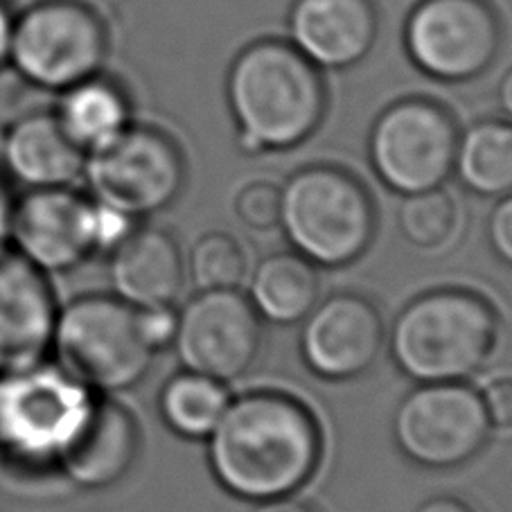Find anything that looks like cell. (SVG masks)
<instances>
[{"mask_svg":"<svg viewBox=\"0 0 512 512\" xmlns=\"http://www.w3.org/2000/svg\"><path fill=\"white\" fill-rule=\"evenodd\" d=\"M323 458V434L312 411L276 391L231 400L213 434L208 461L217 483L244 501L294 497Z\"/></svg>","mask_w":512,"mask_h":512,"instance_id":"1","label":"cell"},{"mask_svg":"<svg viewBox=\"0 0 512 512\" xmlns=\"http://www.w3.org/2000/svg\"><path fill=\"white\" fill-rule=\"evenodd\" d=\"M228 107L244 152H282L310 138L325 113L319 68L287 41H258L233 61Z\"/></svg>","mask_w":512,"mask_h":512,"instance_id":"2","label":"cell"},{"mask_svg":"<svg viewBox=\"0 0 512 512\" xmlns=\"http://www.w3.org/2000/svg\"><path fill=\"white\" fill-rule=\"evenodd\" d=\"M497 337V312L488 300L463 289H438L397 314L391 355L418 384L465 382L488 364Z\"/></svg>","mask_w":512,"mask_h":512,"instance_id":"3","label":"cell"},{"mask_svg":"<svg viewBox=\"0 0 512 512\" xmlns=\"http://www.w3.org/2000/svg\"><path fill=\"white\" fill-rule=\"evenodd\" d=\"M50 348L57 368L91 393L138 386L152 370L156 350L143 312L118 296H79L57 312Z\"/></svg>","mask_w":512,"mask_h":512,"instance_id":"4","label":"cell"},{"mask_svg":"<svg viewBox=\"0 0 512 512\" xmlns=\"http://www.w3.org/2000/svg\"><path fill=\"white\" fill-rule=\"evenodd\" d=\"M280 228L314 267L357 262L375 237L377 217L368 190L341 167L312 165L280 188Z\"/></svg>","mask_w":512,"mask_h":512,"instance_id":"5","label":"cell"},{"mask_svg":"<svg viewBox=\"0 0 512 512\" xmlns=\"http://www.w3.org/2000/svg\"><path fill=\"white\" fill-rule=\"evenodd\" d=\"M134 219L116 213L70 188L28 190L12 206L10 237L16 253L32 267L64 273L79 267L104 246L113 249Z\"/></svg>","mask_w":512,"mask_h":512,"instance_id":"6","label":"cell"},{"mask_svg":"<svg viewBox=\"0 0 512 512\" xmlns=\"http://www.w3.org/2000/svg\"><path fill=\"white\" fill-rule=\"evenodd\" d=\"M107 28L79 0H41L16 16L10 64L25 82L61 93L100 73Z\"/></svg>","mask_w":512,"mask_h":512,"instance_id":"7","label":"cell"},{"mask_svg":"<svg viewBox=\"0 0 512 512\" xmlns=\"http://www.w3.org/2000/svg\"><path fill=\"white\" fill-rule=\"evenodd\" d=\"M82 176L91 199L136 222L179 199L185 163L181 149L163 131L131 125L113 143L86 154Z\"/></svg>","mask_w":512,"mask_h":512,"instance_id":"8","label":"cell"},{"mask_svg":"<svg viewBox=\"0 0 512 512\" xmlns=\"http://www.w3.org/2000/svg\"><path fill=\"white\" fill-rule=\"evenodd\" d=\"M458 129L436 102L400 100L375 120L368 140L373 172L386 188L409 194L443 188L454 172Z\"/></svg>","mask_w":512,"mask_h":512,"instance_id":"9","label":"cell"},{"mask_svg":"<svg viewBox=\"0 0 512 512\" xmlns=\"http://www.w3.org/2000/svg\"><path fill=\"white\" fill-rule=\"evenodd\" d=\"M490 434L481 395L465 382L420 384L393 418V438L402 454L431 470L470 463L488 445Z\"/></svg>","mask_w":512,"mask_h":512,"instance_id":"10","label":"cell"},{"mask_svg":"<svg viewBox=\"0 0 512 512\" xmlns=\"http://www.w3.org/2000/svg\"><path fill=\"white\" fill-rule=\"evenodd\" d=\"M404 46L438 82H470L501 48V21L488 0H420L404 25Z\"/></svg>","mask_w":512,"mask_h":512,"instance_id":"11","label":"cell"},{"mask_svg":"<svg viewBox=\"0 0 512 512\" xmlns=\"http://www.w3.org/2000/svg\"><path fill=\"white\" fill-rule=\"evenodd\" d=\"M172 348L188 373L235 382L260 357V316L237 289L199 291L176 314Z\"/></svg>","mask_w":512,"mask_h":512,"instance_id":"12","label":"cell"},{"mask_svg":"<svg viewBox=\"0 0 512 512\" xmlns=\"http://www.w3.org/2000/svg\"><path fill=\"white\" fill-rule=\"evenodd\" d=\"M384 341V319L375 303L359 294H334L305 316L300 355L314 375L348 382L375 366Z\"/></svg>","mask_w":512,"mask_h":512,"instance_id":"13","label":"cell"},{"mask_svg":"<svg viewBox=\"0 0 512 512\" xmlns=\"http://www.w3.org/2000/svg\"><path fill=\"white\" fill-rule=\"evenodd\" d=\"M287 30L291 46L310 64L341 70L373 50L377 12L373 0H294Z\"/></svg>","mask_w":512,"mask_h":512,"instance_id":"14","label":"cell"},{"mask_svg":"<svg viewBox=\"0 0 512 512\" xmlns=\"http://www.w3.org/2000/svg\"><path fill=\"white\" fill-rule=\"evenodd\" d=\"M41 273L19 253L0 255V368H34L50 348L57 312Z\"/></svg>","mask_w":512,"mask_h":512,"instance_id":"15","label":"cell"},{"mask_svg":"<svg viewBox=\"0 0 512 512\" xmlns=\"http://www.w3.org/2000/svg\"><path fill=\"white\" fill-rule=\"evenodd\" d=\"M95 395L61 370L14 382V443L57 458L82 427Z\"/></svg>","mask_w":512,"mask_h":512,"instance_id":"16","label":"cell"},{"mask_svg":"<svg viewBox=\"0 0 512 512\" xmlns=\"http://www.w3.org/2000/svg\"><path fill=\"white\" fill-rule=\"evenodd\" d=\"M140 452V429L127 406L95 397L82 427L59 456L79 488L104 490L125 479Z\"/></svg>","mask_w":512,"mask_h":512,"instance_id":"17","label":"cell"},{"mask_svg":"<svg viewBox=\"0 0 512 512\" xmlns=\"http://www.w3.org/2000/svg\"><path fill=\"white\" fill-rule=\"evenodd\" d=\"M111 251L109 273L118 298L138 310L174 305L185 282V262L170 231L134 226Z\"/></svg>","mask_w":512,"mask_h":512,"instance_id":"18","label":"cell"},{"mask_svg":"<svg viewBox=\"0 0 512 512\" xmlns=\"http://www.w3.org/2000/svg\"><path fill=\"white\" fill-rule=\"evenodd\" d=\"M86 154L61 129L55 111H32L12 122L3 163L28 190L70 188L84 172Z\"/></svg>","mask_w":512,"mask_h":512,"instance_id":"19","label":"cell"},{"mask_svg":"<svg viewBox=\"0 0 512 512\" xmlns=\"http://www.w3.org/2000/svg\"><path fill=\"white\" fill-rule=\"evenodd\" d=\"M55 116L84 154L113 143L131 127L129 97L100 73L61 91Z\"/></svg>","mask_w":512,"mask_h":512,"instance_id":"20","label":"cell"},{"mask_svg":"<svg viewBox=\"0 0 512 512\" xmlns=\"http://www.w3.org/2000/svg\"><path fill=\"white\" fill-rule=\"evenodd\" d=\"M321 296V280L310 260L294 253H273L251 273L249 300L260 319L278 325L305 321Z\"/></svg>","mask_w":512,"mask_h":512,"instance_id":"21","label":"cell"},{"mask_svg":"<svg viewBox=\"0 0 512 512\" xmlns=\"http://www.w3.org/2000/svg\"><path fill=\"white\" fill-rule=\"evenodd\" d=\"M454 172L467 190L481 197L512 192V120L488 118L458 134Z\"/></svg>","mask_w":512,"mask_h":512,"instance_id":"22","label":"cell"},{"mask_svg":"<svg viewBox=\"0 0 512 512\" xmlns=\"http://www.w3.org/2000/svg\"><path fill=\"white\" fill-rule=\"evenodd\" d=\"M228 404L231 393L224 382L188 370L174 375L158 397L165 425L188 440H203L213 434Z\"/></svg>","mask_w":512,"mask_h":512,"instance_id":"23","label":"cell"},{"mask_svg":"<svg viewBox=\"0 0 512 512\" xmlns=\"http://www.w3.org/2000/svg\"><path fill=\"white\" fill-rule=\"evenodd\" d=\"M458 224V210L452 194L443 188L409 194L397 210V226L404 240L420 251L447 246Z\"/></svg>","mask_w":512,"mask_h":512,"instance_id":"24","label":"cell"},{"mask_svg":"<svg viewBox=\"0 0 512 512\" xmlns=\"http://www.w3.org/2000/svg\"><path fill=\"white\" fill-rule=\"evenodd\" d=\"M249 271V260L235 237L208 233L190 253V276L199 291L240 289Z\"/></svg>","mask_w":512,"mask_h":512,"instance_id":"25","label":"cell"},{"mask_svg":"<svg viewBox=\"0 0 512 512\" xmlns=\"http://www.w3.org/2000/svg\"><path fill=\"white\" fill-rule=\"evenodd\" d=\"M235 215L251 231H271L280 226V188L273 183H251L235 199Z\"/></svg>","mask_w":512,"mask_h":512,"instance_id":"26","label":"cell"},{"mask_svg":"<svg viewBox=\"0 0 512 512\" xmlns=\"http://www.w3.org/2000/svg\"><path fill=\"white\" fill-rule=\"evenodd\" d=\"M492 429L512 434V373L490 377L479 391Z\"/></svg>","mask_w":512,"mask_h":512,"instance_id":"27","label":"cell"},{"mask_svg":"<svg viewBox=\"0 0 512 512\" xmlns=\"http://www.w3.org/2000/svg\"><path fill=\"white\" fill-rule=\"evenodd\" d=\"M488 242L497 258L512 267V192L499 197L488 219Z\"/></svg>","mask_w":512,"mask_h":512,"instance_id":"28","label":"cell"},{"mask_svg":"<svg viewBox=\"0 0 512 512\" xmlns=\"http://www.w3.org/2000/svg\"><path fill=\"white\" fill-rule=\"evenodd\" d=\"M14 23L16 16L12 14L3 0H0V66L10 64V52L14 41Z\"/></svg>","mask_w":512,"mask_h":512,"instance_id":"29","label":"cell"},{"mask_svg":"<svg viewBox=\"0 0 512 512\" xmlns=\"http://www.w3.org/2000/svg\"><path fill=\"white\" fill-rule=\"evenodd\" d=\"M253 512H316L312 506H307L303 501H296L294 497L287 499H273V501H262Z\"/></svg>","mask_w":512,"mask_h":512,"instance_id":"30","label":"cell"},{"mask_svg":"<svg viewBox=\"0 0 512 512\" xmlns=\"http://www.w3.org/2000/svg\"><path fill=\"white\" fill-rule=\"evenodd\" d=\"M416 512H474V510L467 506L465 501L456 497H436V499H429L427 503H422Z\"/></svg>","mask_w":512,"mask_h":512,"instance_id":"31","label":"cell"},{"mask_svg":"<svg viewBox=\"0 0 512 512\" xmlns=\"http://www.w3.org/2000/svg\"><path fill=\"white\" fill-rule=\"evenodd\" d=\"M499 104L503 113H506L508 120H512V68L503 75L501 84H499Z\"/></svg>","mask_w":512,"mask_h":512,"instance_id":"32","label":"cell"},{"mask_svg":"<svg viewBox=\"0 0 512 512\" xmlns=\"http://www.w3.org/2000/svg\"><path fill=\"white\" fill-rule=\"evenodd\" d=\"M10 215H12V206H7V201L0 192V240L5 235H10Z\"/></svg>","mask_w":512,"mask_h":512,"instance_id":"33","label":"cell"}]
</instances>
